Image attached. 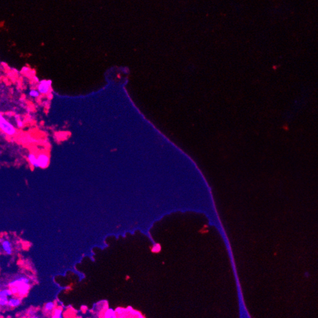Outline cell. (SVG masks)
I'll return each mask as SVG.
<instances>
[{
	"label": "cell",
	"instance_id": "cell-1",
	"mask_svg": "<svg viewBox=\"0 0 318 318\" xmlns=\"http://www.w3.org/2000/svg\"><path fill=\"white\" fill-rule=\"evenodd\" d=\"M8 285L13 295L23 297L28 294L30 290V279L26 277L22 276L14 279L9 283Z\"/></svg>",
	"mask_w": 318,
	"mask_h": 318
},
{
	"label": "cell",
	"instance_id": "cell-2",
	"mask_svg": "<svg viewBox=\"0 0 318 318\" xmlns=\"http://www.w3.org/2000/svg\"><path fill=\"white\" fill-rule=\"evenodd\" d=\"M0 128L6 134L12 136L16 134V129L10 122H8L2 115L0 117Z\"/></svg>",
	"mask_w": 318,
	"mask_h": 318
},
{
	"label": "cell",
	"instance_id": "cell-3",
	"mask_svg": "<svg viewBox=\"0 0 318 318\" xmlns=\"http://www.w3.org/2000/svg\"><path fill=\"white\" fill-rule=\"evenodd\" d=\"M52 81L51 80H41L37 85V90L39 91L40 94H49L50 90H52Z\"/></svg>",
	"mask_w": 318,
	"mask_h": 318
},
{
	"label": "cell",
	"instance_id": "cell-4",
	"mask_svg": "<svg viewBox=\"0 0 318 318\" xmlns=\"http://www.w3.org/2000/svg\"><path fill=\"white\" fill-rule=\"evenodd\" d=\"M37 157L38 163H39V166L40 168L45 169L48 166V165L49 163V157L48 156V155L44 153H41L40 154H38Z\"/></svg>",
	"mask_w": 318,
	"mask_h": 318
},
{
	"label": "cell",
	"instance_id": "cell-5",
	"mask_svg": "<svg viewBox=\"0 0 318 318\" xmlns=\"http://www.w3.org/2000/svg\"><path fill=\"white\" fill-rule=\"evenodd\" d=\"M28 160L29 163V164L31 165V166H32V167L34 168H39L40 166H39V163H38V160H37V157L36 156L35 154H29L28 156Z\"/></svg>",
	"mask_w": 318,
	"mask_h": 318
},
{
	"label": "cell",
	"instance_id": "cell-6",
	"mask_svg": "<svg viewBox=\"0 0 318 318\" xmlns=\"http://www.w3.org/2000/svg\"><path fill=\"white\" fill-rule=\"evenodd\" d=\"M2 247L4 251V252L8 255H10L12 253V246L10 241L7 240H4L2 242Z\"/></svg>",
	"mask_w": 318,
	"mask_h": 318
},
{
	"label": "cell",
	"instance_id": "cell-7",
	"mask_svg": "<svg viewBox=\"0 0 318 318\" xmlns=\"http://www.w3.org/2000/svg\"><path fill=\"white\" fill-rule=\"evenodd\" d=\"M21 303V300L17 297H11L9 298L8 306L10 307L15 308L19 307Z\"/></svg>",
	"mask_w": 318,
	"mask_h": 318
},
{
	"label": "cell",
	"instance_id": "cell-8",
	"mask_svg": "<svg viewBox=\"0 0 318 318\" xmlns=\"http://www.w3.org/2000/svg\"><path fill=\"white\" fill-rule=\"evenodd\" d=\"M104 318H117V313L112 308H108L104 312Z\"/></svg>",
	"mask_w": 318,
	"mask_h": 318
},
{
	"label": "cell",
	"instance_id": "cell-9",
	"mask_svg": "<svg viewBox=\"0 0 318 318\" xmlns=\"http://www.w3.org/2000/svg\"><path fill=\"white\" fill-rule=\"evenodd\" d=\"M55 303L53 302H48L45 305V311L47 312H53L55 309Z\"/></svg>",
	"mask_w": 318,
	"mask_h": 318
},
{
	"label": "cell",
	"instance_id": "cell-10",
	"mask_svg": "<svg viewBox=\"0 0 318 318\" xmlns=\"http://www.w3.org/2000/svg\"><path fill=\"white\" fill-rule=\"evenodd\" d=\"M51 318H63V310L61 307H56Z\"/></svg>",
	"mask_w": 318,
	"mask_h": 318
},
{
	"label": "cell",
	"instance_id": "cell-11",
	"mask_svg": "<svg viewBox=\"0 0 318 318\" xmlns=\"http://www.w3.org/2000/svg\"><path fill=\"white\" fill-rule=\"evenodd\" d=\"M13 295V293L11 290H10V288H8V289H4V290H2L1 291V292H0V297H11Z\"/></svg>",
	"mask_w": 318,
	"mask_h": 318
},
{
	"label": "cell",
	"instance_id": "cell-12",
	"mask_svg": "<svg viewBox=\"0 0 318 318\" xmlns=\"http://www.w3.org/2000/svg\"><path fill=\"white\" fill-rule=\"evenodd\" d=\"M8 301H9V298L0 297V305H1L2 306H8Z\"/></svg>",
	"mask_w": 318,
	"mask_h": 318
},
{
	"label": "cell",
	"instance_id": "cell-13",
	"mask_svg": "<svg viewBox=\"0 0 318 318\" xmlns=\"http://www.w3.org/2000/svg\"><path fill=\"white\" fill-rule=\"evenodd\" d=\"M29 96H31V97H33V98H37L38 96H40V93L39 92V91H38L37 90H31L30 91H29Z\"/></svg>",
	"mask_w": 318,
	"mask_h": 318
},
{
	"label": "cell",
	"instance_id": "cell-14",
	"mask_svg": "<svg viewBox=\"0 0 318 318\" xmlns=\"http://www.w3.org/2000/svg\"><path fill=\"white\" fill-rule=\"evenodd\" d=\"M17 124L19 128H22V127H23V122L21 120H20L19 119H17Z\"/></svg>",
	"mask_w": 318,
	"mask_h": 318
},
{
	"label": "cell",
	"instance_id": "cell-15",
	"mask_svg": "<svg viewBox=\"0 0 318 318\" xmlns=\"http://www.w3.org/2000/svg\"><path fill=\"white\" fill-rule=\"evenodd\" d=\"M28 318H41V317L40 316H32L29 317Z\"/></svg>",
	"mask_w": 318,
	"mask_h": 318
},
{
	"label": "cell",
	"instance_id": "cell-16",
	"mask_svg": "<svg viewBox=\"0 0 318 318\" xmlns=\"http://www.w3.org/2000/svg\"><path fill=\"white\" fill-rule=\"evenodd\" d=\"M49 97H50V98H52V94L51 93H49L48 94V98H49Z\"/></svg>",
	"mask_w": 318,
	"mask_h": 318
}]
</instances>
